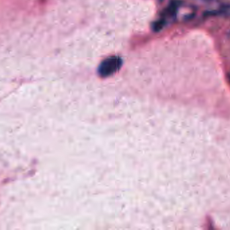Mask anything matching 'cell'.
I'll return each instance as SVG.
<instances>
[{"mask_svg":"<svg viewBox=\"0 0 230 230\" xmlns=\"http://www.w3.org/2000/svg\"><path fill=\"white\" fill-rule=\"evenodd\" d=\"M164 24H165V22L163 20H160L155 22V23H154L153 24H152V30H153L154 32H159L163 29Z\"/></svg>","mask_w":230,"mask_h":230,"instance_id":"obj_2","label":"cell"},{"mask_svg":"<svg viewBox=\"0 0 230 230\" xmlns=\"http://www.w3.org/2000/svg\"><path fill=\"white\" fill-rule=\"evenodd\" d=\"M123 60L119 56H110L102 61L98 68V75L102 78H106L120 70L123 66Z\"/></svg>","mask_w":230,"mask_h":230,"instance_id":"obj_1","label":"cell"},{"mask_svg":"<svg viewBox=\"0 0 230 230\" xmlns=\"http://www.w3.org/2000/svg\"><path fill=\"white\" fill-rule=\"evenodd\" d=\"M177 8H178V5L176 2H172L170 5V6L168 8V12L171 15H174L176 13Z\"/></svg>","mask_w":230,"mask_h":230,"instance_id":"obj_3","label":"cell"}]
</instances>
